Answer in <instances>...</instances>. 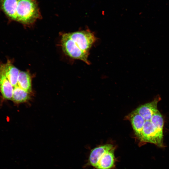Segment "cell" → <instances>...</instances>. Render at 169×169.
<instances>
[{
	"mask_svg": "<svg viewBox=\"0 0 169 169\" xmlns=\"http://www.w3.org/2000/svg\"><path fill=\"white\" fill-rule=\"evenodd\" d=\"M115 148L106 152L100 159L96 169H111L115 166V158L114 155Z\"/></svg>",
	"mask_w": 169,
	"mask_h": 169,
	"instance_id": "obj_9",
	"label": "cell"
},
{
	"mask_svg": "<svg viewBox=\"0 0 169 169\" xmlns=\"http://www.w3.org/2000/svg\"><path fill=\"white\" fill-rule=\"evenodd\" d=\"M150 121L156 130L163 134L164 121L162 115L158 110L152 116Z\"/></svg>",
	"mask_w": 169,
	"mask_h": 169,
	"instance_id": "obj_14",
	"label": "cell"
},
{
	"mask_svg": "<svg viewBox=\"0 0 169 169\" xmlns=\"http://www.w3.org/2000/svg\"><path fill=\"white\" fill-rule=\"evenodd\" d=\"M161 99L159 96H157L152 101L138 107L135 110L141 115L145 121L150 120L152 116L158 110L157 104Z\"/></svg>",
	"mask_w": 169,
	"mask_h": 169,
	"instance_id": "obj_5",
	"label": "cell"
},
{
	"mask_svg": "<svg viewBox=\"0 0 169 169\" xmlns=\"http://www.w3.org/2000/svg\"><path fill=\"white\" fill-rule=\"evenodd\" d=\"M40 16L36 0H18L15 20L29 24L33 23Z\"/></svg>",
	"mask_w": 169,
	"mask_h": 169,
	"instance_id": "obj_1",
	"label": "cell"
},
{
	"mask_svg": "<svg viewBox=\"0 0 169 169\" xmlns=\"http://www.w3.org/2000/svg\"><path fill=\"white\" fill-rule=\"evenodd\" d=\"M114 147L111 144H106L92 149L90 153L88 160L89 165L96 168L101 156L107 151Z\"/></svg>",
	"mask_w": 169,
	"mask_h": 169,
	"instance_id": "obj_7",
	"label": "cell"
},
{
	"mask_svg": "<svg viewBox=\"0 0 169 169\" xmlns=\"http://www.w3.org/2000/svg\"><path fill=\"white\" fill-rule=\"evenodd\" d=\"M140 140L142 142L152 143L159 147L163 146V134L156 130L150 120L145 121Z\"/></svg>",
	"mask_w": 169,
	"mask_h": 169,
	"instance_id": "obj_4",
	"label": "cell"
},
{
	"mask_svg": "<svg viewBox=\"0 0 169 169\" xmlns=\"http://www.w3.org/2000/svg\"><path fill=\"white\" fill-rule=\"evenodd\" d=\"M70 38L82 50L89 52L95 42L96 38L91 31L87 30L76 31L67 33Z\"/></svg>",
	"mask_w": 169,
	"mask_h": 169,
	"instance_id": "obj_3",
	"label": "cell"
},
{
	"mask_svg": "<svg viewBox=\"0 0 169 169\" xmlns=\"http://www.w3.org/2000/svg\"><path fill=\"white\" fill-rule=\"evenodd\" d=\"M18 0H0V7L9 18L15 20Z\"/></svg>",
	"mask_w": 169,
	"mask_h": 169,
	"instance_id": "obj_10",
	"label": "cell"
},
{
	"mask_svg": "<svg viewBox=\"0 0 169 169\" xmlns=\"http://www.w3.org/2000/svg\"><path fill=\"white\" fill-rule=\"evenodd\" d=\"M29 98V93L18 85L14 88L12 100L14 102L17 103L24 102L28 100Z\"/></svg>",
	"mask_w": 169,
	"mask_h": 169,
	"instance_id": "obj_13",
	"label": "cell"
},
{
	"mask_svg": "<svg viewBox=\"0 0 169 169\" xmlns=\"http://www.w3.org/2000/svg\"><path fill=\"white\" fill-rule=\"evenodd\" d=\"M20 71L9 62L0 66V72L4 74L14 88L18 84Z\"/></svg>",
	"mask_w": 169,
	"mask_h": 169,
	"instance_id": "obj_6",
	"label": "cell"
},
{
	"mask_svg": "<svg viewBox=\"0 0 169 169\" xmlns=\"http://www.w3.org/2000/svg\"><path fill=\"white\" fill-rule=\"evenodd\" d=\"M14 87L2 73L0 72V90L3 97L12 100Z\"/></svg>",
	"mask_w": 169,
	"mask_h": 169,
	"instance_id": "obj_11",
	"label": "cell"
},
{
	"mask_svg": "<svg viewBox=\"0 0 169 169\" xmlns=\"http://www.w3.org/2000/svg\"><path fill=\"white\" fill-rule=\"evenodd\" d=\"M61 44L64 51L67 55L73 58L81 60L87 64H90L88 59L89 52L84 51L80 49L70 38L67 33L62 35Z\"/></svg>",
	"mask_w": 169,
	"mask_h": 169,
	"instance_id": "obj_2",
	"label": "cell"
},
{
	"mask_svg": "<svg viewBox=\"0 0 169 169\" xmlns=\"http://www.w3.org/2000/svg\"><path fill=\"white\" fill-rule=\"evenodd\" d=\"M17 85L20 88L29 93L32 90L31 79L27 72L20 71L19 74Z\"/></svg>",
	"mask_w": 169,
	"mask_h": 169,
	"instance_id": "obj_12",
	"label": "cell"
},
{
	"mask_svg": "<svg viewBox=\"0 0 169 169\" xmlns=\"http://www.w3.org/2000/svg\"><path fill=\"white\" fill-rule=\"evenodd\" d=\"M136 136L140 139L145 120L135 110L127 116Z\"/></svg>",
	"mask_w": 169,
	"mask_h": 169,
	"instance_id": "obj_8",
	"label": "cell"
}]
</instances>
